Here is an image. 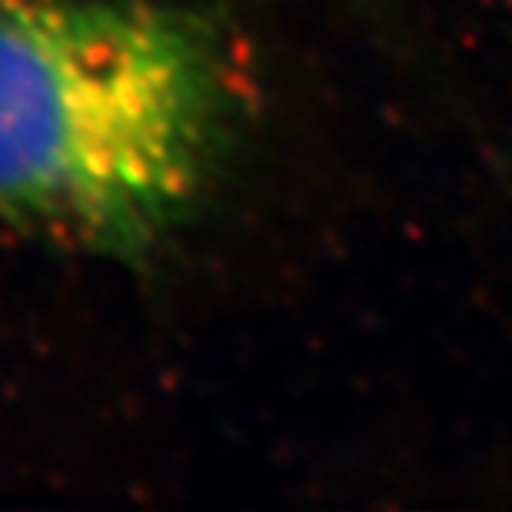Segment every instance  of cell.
<instances>
[{"mask_svg":"<svg viewBox=\"0 0 512 512\" xmlns=\"http://www.w3.org/2000/svg\"><path fill=\"white\" fill-rule=\"evenodd\" d=\"M237 84L210 20L157 0H0V220L140 256L210 187Z\"/></svg>","mask_w":512,"mask_h":512,"instance_id":"cell-1","label":"cell"}]
</instances>
